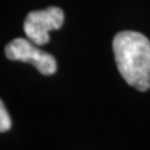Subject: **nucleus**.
Returning <instances> with one entry per match:
<instances>
[{
  "label": "nucleus",
  "mask_w": 150,
  "mask_h": 150,
  "mask_svg": "<svg viewBox=\"0 0 150 150\" xmlns=\"http://www.w3.org/2000/svg\"><path fill=\"white\" fill-rule=\"evenodd\" d=\"M112 51L120 75L139 91L150 89V40L142 33L120 31L112 40Z\"/></svg>",
  "instance_id": "nucleus-1"
},
{
  "label": "nucleus",
  "mask_w": 150,
  "mask_h": 150,
  "mask_svg": "<svg viewBox=\"0 0 150 150\" xmlns=\"http://www.w3.org/2000/svg\"><path fill=\"white\" fill-rule=\"evenodd\" d=\"M5 55L9 60L30 63L43 75H53L56 69L55 58L46 51L40 50L29 39L18 38L5 46Z\"/></svg>",
  "instance_id": "nucleus-3"
},
{
  "label": "nucleus",
  "mask_w": 150,
  "mask_h": 150,
  "mask_svg": "<svg viewBox=\"0 0 150 150\" xmlns=\"http://www.w3.org/2000/svg\"><path fill=\"white\" fill-rule=\"evenodd\" d=\"M63 23L64 11L58 6H50L28 14L24 21V31L28 39L35 45H45L50 40L49 33L60 29Z\"/></svg>",
  "instance_id": "nucleus-2"
},
{
  "label": "nucleus",
  "mask_w": 150,
  "mask_h": 150,
  "mask_svg": "<svg viewBox=\"0 0 150 150\" xmlns=\"http://www.w3.org/2000/svg\"><path fill=\"white\" fill-rule=\"evenodd\" d=\"M11 128V119L4 103L0 100V133H5Z\"/></svg>",
  "instance_id": "nucleus-4"
}]
</instances>
